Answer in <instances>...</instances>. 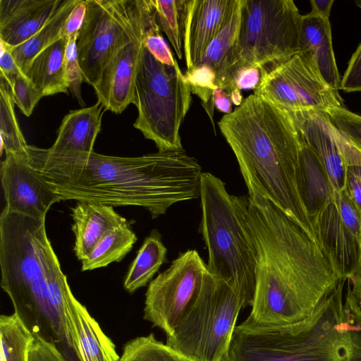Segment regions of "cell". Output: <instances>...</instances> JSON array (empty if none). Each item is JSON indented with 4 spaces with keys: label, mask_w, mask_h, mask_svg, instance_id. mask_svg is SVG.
<instances>
[{
    "label": "cell",
    "mask_w": 361,
    "mask_h": 361,
    "mask_svg": "<svg viewBox=\"0 0 361 361\" xmlns=\"http://www.w3.org/2000/svg\"><path fill=\"white\" fill-rule=\"evenodd\" d=\"M63 0H0V41L10 48L35 35Z\"/></svg>",
    "instance_id": "cell-18"
},
{
    "label": "cell",
    "mask_w": 361,
    "mask_h": 361,
    "mask_svg": "<svg viewBox=\"0 0 361 361\" xmlns=\"http://www.w3.org/2000/svg\"><path fill=\"white\" fill-rule=\"evenodd\" d=\"M28 361H69L66 355L54 343L34 336L30 344Z\"/></svg>",
    "instance_id": "cell-40"
},
{
    "label": "cell",
    "mask_w": 361,
    "mask_h": 361,
    "mask_svg": "<svg viewBox=\"0 0 361 361\" xmlns=\"http://www.w3.org/2000/svg\"><path fill=\"white\" fill-rule=\"evenodd\" d=\"M32 333L15 314L0 317V361H28Z\"/></svg>",
    "instance_id": "cell-29"
},
{
    "label": "cell",
    "mask_w": 361,
    "mask_h": 361,
    "mask_svg": "<svg viewBox=\"0 0 361 361\" xmlns=\"http://www.w3.org/2000/svg\"><path fill=\"white\" fill-rule=\"evenodd\" d=\"M218 126L248 194L271 201L320 245L300 192L301 142L288 112L253 93L223 116Z\"/></svg>",
    "instance_id": "cell-3"
},
{
    "label": "cell",
    "mask_w": 361,
    "mask_h": 361,
    "mask_svg": "<svg viewBox=\"0 0 361 361\" xmlns=\"http://www.w3.org/2000/svg\"><path fill=\"white\" fill-rule=\"evenodd\" d=\"M78 1L63 0L53 16L35 35L17 47H8L23 74L37 54L61 38V29Z\"/></svg>",
    "instance_id": "cell-27"
},
{
    "label": "cell",
    "mask_w": 361,
    "mask_h": 361,
    "mask_svg": "<svg viewBox=\"0 0 361 361\" xmlns=\"http://www.w3.org/2000/svg\"><path fill=\"white\" fill-rule=\"evenodd\" d=\"M263 72L264 68L257 66L238 67L232 73L224 90L228 93L235 89L254 90L259 85Z\"/></svg>",
    "instance_id": "cell-37"
},
{
    "label": "cell",
    "mask_w": 361,
    "mask_h": 361,
    "mask_svg": "<svg viewBox=\"0 0 361 361\" xmlns=\"http://www.w3.org/2000/svg\"><path fill=\"white\" fill-rule=\"evenodd\" d=\"M241 0L228 23L206 49L197 65L209 67L216 75V85L224 89L235 68V48L240 20Z\"/></svg>",
    "instance_id": "cell-25"
},
{
    "label": "cell",
    "mask_w": 361,
    "mask_h": 361,
    "mask_svg": "<svg viewBox=\"0 0 361 361\" xmlns=\"http://www.w3.org/2000/svg\"><path fill=\"white\" fill-rule=\"evenodd\" d=\"M72 326L79 361H119L112 341L75 298L72 304Z\"/></svg>",
    "instance_id": "cell-22"
},
{
    "label": "cell",
    "mask_w": 361,
    "mask_h": 361,
    "mask_svg": "<svg viewBox=\"0 0 361 361\" xmlns=\"http://www.w3.org/2000/svg\"><path fill=\"white\" fill-rule=\"evenodd\" d=\"M201 233L208 250V271L253 300L257 251L248 221V197L228 193L209 172L200 182Z\"/></svg>",
    "instance_id": "cell-6"
},
{
    "label": "cell",
    "mask_w": 361,
    "mask_h": 361,
    "mask_svg": "<svg viewBox=\"0 0 361 361\" xmlns=\"http://www.w3.org/2000/svg\"><path fill=\"white\" fill-rule=\"evenodd\" d=\"M257 251L252 310L244 324L288 326L312 317L343 277L333 259L269 200L248 194Z\"/></svg>",
    "instance_id": "cell-2"
},
{
    "label": "cell",
    "mask_w": 361,
    "mask_h": 361,
    "mask_svg": "<svg viewBox=\"0 0 361 361\" xmlns=\"http://www.w3.org/2000/svg\"><path fill=\"white\" fill-rule=\"evenodd\" d=\"M355 4L361 8V1H356ZM340 90L346 92H361V42L348 62Z\"/></svg>",
    "instance_id": "cell-39"
},
{
    "label": "cell",
    "mask_w": 361,
    "mask_h": 361,
    "mask_svg": "<svg viewBox=\"0 0 361 361\" xmlns=\"http://www.w3.org/2000/svg\"><path fill=\"white\" fill-rule=\"evenodd\" d=\"M47 235L45 219L37 220L4 209L0 216L1 286L14 312L34 336L71 351L53 311L42 263Z\"/></svg>",
    "instance_id": "cell-5"
},
{
    "label": "cell",
    "mask_w": 361,
    "mask_h": 361,
    "mask_svg": "<svg viewBox=\"0 0 361 361\" xmlns=\"http://www.w3.org/2000/svg\"><path fill=\"white\" fill-rule=\"evenodd\" d=\"M191 94L177 61L172 66L162 63L143 46L134 89L138 115L133 126L159 152L184 151L180 128Z\"/></svg>",
    "instance_id": "cell-7"
},
{
    "label": "cell",
    "mask_w": 361,
    "mask_h": 361,
    "mask_svg": "<svg viewBox=\"0 0 361 361\" xmlns=\"http://www.w3.org/2000/svg\"><path fill=\"white\" fill-rule=\"evenodd\" d=\"M74 252L82 260L109 232L128 223L114 207L90 201H78L72 209Z\"/></svg>",
    "instance_id": "cell-19"
},
{
    "label": "cell",
    "mask_w": 361,
    "mask_h": 361,
    "mask_svg": "<svg viewBox=\"0 0 361 361\" xmlns=\"http://www.w3.org/2000/svg\"><path fill=\"white\" fill-rule=\"evenodd\" d=\"M302 16L292 0H241L235 68H267L299 51Z\"/></svg>",
    "instance_id": "cell-10"
},
{
    "label": "cell",
    "mask_w": 361,
    "mask_h": 361,
    "mask_svg": "<svg viewBox=\"0 0 361 361\" xmlns=\"http://www.w3.org/2000/svg\"><path fill=\"white\" fill-rule=\"evenodd\" d=\"M26 152L61 200L137 206L154 219L176 203L200 197L202 167L185 151L121 157L94 152L55 154L28 145Z\"/></svg>",
    "instance_id": "cell-1"
},
{
    "label": "cell",
    "mask_w": 361,
    "mask_h": 361,
    "mask_svg": "<svg viewBox=\"0 0 361 361\" xmlns=\"http://www.w3.org/2000/svg\"><path fill=\"white\" fill-rule=\"evenodd\" d=\"M15 104L26 116H30L42 97L35 86L23 73L13 76L10 83Z\"/></svg>",
    "instance_id": "cell-34"
},
{
    "label": "cell",
    "mask_w": 361,
    "mask_h": 361,
    "mask_svg": "<svg viewBox=\"0 0 361 361\" xmlns=\"http://www.w3.org/2000/svg\"><path fill=\"white\" fill-rule=\"evenodd\" d=\"M350 283L353 294L361 310V269L351 279H348Z\"/></svg>",
    "instance_id": "cell-46"
},
{
    "label": "cell",
    "mask_w": 361,
    "mask_h": 361,
    "mask_svg": "<svg viewBox=\"0 0 361 361\" xmlns=\"http://www.w3.org/2000/svg\"><path fill=\"white\" fill-rule=\"evenodd\" d=\"M229 94L232 103L234 104L236 106H238L242 104L243 97L240 90L235 89L232 90Z\"/></svg>",
    "instance_id": "cell-47"
},
{
    "label": "cell",
    "mask_w": 361,
    "mask_h": 361,
    "mask_svg": "<svg viewBox=\"0 0 361 361\" xmlns=\"http://www.w3.org/2000/svg\"><path fill=\"white\" fill-rule=\"evenodd\" d=\"M252 299L207 274L201 290L166 344L193 361H221L240 311Z\"/></svg>",
    "instance_id": "cell-8"
},
{
    "label": "cell",
    "mask_w": 361,
    "mask_h": 361,
    "mask_svg": "<svg viewBox=\"0 0 361 361\" xmlns=\"http://www.w3.org/2000/svg\"><path fill=\"white\" fill-rule=\"evenodd\" d=\"M238 0H188L183 39L187 71L195 67L230 20Z\"/></svg>",
    "instance_id": "cell-17"
},
{
    "label": "cell",
    "mask_w": 361,
    "mask_h": 361,
    "mask_svg": "<svg viewBox=\"0 0 361 361\" xmlns=\"http://www.w3.org/2000/svg\"><path fill=\"white\" fill-rule=\"evenodd\" d=\"M313 224L320 245L343 279H351L361 269V211L347 188L336 192Z\"/></svg>",
    "instance_id": "cell-13"
},
{
    "label": "cell",
    "mask_w": 361,
    "mask_h": 361,
    "mask_svg": "<svg viewBox=\"0 0 361 361\" xmlns=\"http://www.w3.org/2000/svg\"><path fill=\"white\" fill-rule=\"evenodd\" d=\"M1 180L8 212L45 219L61 197L30 164L27 152L7 153L1 164Z\"/></svg>",
    "instance_id": "cell-15"
},
{
    "label": "cell",
    "mask_w": 361,
    "mask_h": 361,
    "mask_svg": "<svg viewBox=\"0 0 361 361\" xmlns=\"http://www.w3.org/2000/svg\"><path fill=\"white\" fill-rule=\"evenodd\" d=\"M0 69L2 76L8 83H10L14 75L22 73L18 66L10 48L0 41Z\"/></svg>",
    "instance_id": "cell-42"
},
{
    "label": "cell",
    "mask_w": 361,
    "mask_h": 361,
    "mask_svg": "<svg viewBox=\"0 0 361 361\" xmlns=\"http://www.w3.org/2000/svg\"><path fill=\"white\" fill-rule=\"evenodd\" d=\"M346 188L361 211V165L348 166Z\"/></svg>",
    "instance_id": "cell-43"
},
{
    "label": "cell",
    "mask_w": 361,
    "mask_h": 361,
    "mask_svg": "<svg viewBox=\"0 0 361 361\" xmlns=\"http://www.w3.org/2000/svg\"><path fill=\"white\" fill-rule=\"evenodd\" d=\"M299 49L308 53L324 80L339 94L341 79L336 63L329 19L311 12L302 15Z\"/></svg>",
    "instance_id": "cell-20"
},
{
    "label": "cell",
    "mask_w": 361,
    "mask_h": 361,
    "mask_svg": "<svg viewBox=\"0 0 361 361\" xmlns=\"http://www.w3.org/2000/svg\"><path fill=\"white\" fill-rule=\"evenodd\" d=\"M167 249L161 234L153 230L145 238L133 261L123 281L124 288L130 293L145 286L166 259Z\"/></svg>",
    "instance_id": "cell-26"
},
{
    "label": "cell",
    "mask_w": 361,
    "mask_h": 361,
    "mask_svg": "<svg viewBox=\"0 0 361 361\" xmlns=\"http://www.w3.org/2000/svg\"><path fill=\"white\" fill-rule=\"evenodd\" d=\"M137 240L129 222L111 231L81 261V270H93L106 267L114 262L121 261L132 250Z\"/></svg>",
    "instance_id": "cell-28"
},
{
    "label": "cell",
    "mask_w": 361,
    "mask_h": 361,
    "mask_svg": "<svg viewBox=\"0 0 361 361\" xmlns=\"http://www.w3.org/2000/svg\"><path fill=\"white\" fill-rule=\"evenodd\" d=\"M119 361H193L158 341L153 334L126 343Z\"/></svg>",
    "instance_id": "cell-32"
},
{
    "label": "cell",
    "mask_w": 361,
    "mask_h": 361,
    "mask_svg": "<svg viewBox=\"0 0 361 361\" xmlns=\"http://www.w3.org/2000/svg\"><path fill=\"white\" fill-rule=\"evenodd\" d=\"M208 269L196 250L180 253L169 267L150 281L143 318L171 336L195 302Z\"/></svg>",
    "instance_id": "cell-12"
},
{
    "label": "cell",
    "mask_w": 361,
    "mask_h": 361,
    "mask_svg": "<svg viewBox=\"0 0 361 361\" xmlns=\"http://www.w3.org/2000/svg\"><path fill=\"white\" fill-rule=\"evenodd\" d=\"M288 112L344 107L340 94L326 83L310 56L300 50L286 60L264 68L253 90Z\"/></svg>",
    "instance_id": "cell-11"
},
{
    "label": "cell",
    "mask_w": 361,
    "mask_h": 361,
    "mask_svg": "<svg viewBox=\"0 0 361 361\" xmlns=\"http://www.w3.org/2000/svg\"><path fill=\"white\" fill-rule=\"evenodd\" d=\"M76 39L77 37L69 39L66 45V76L68 84V90L81 105H84L81 95V84L83 82V76L78 59Z\"/></svg>",
    "instance_id": "cell-36"
},
{
    "label": "cell",
    "mask_w": 361,
    "mask_h": 361,
    "mask_svg": "<svg viewBox=\"0 0 361 361\" xmlns=\"http://www.w3.org/2000/svg\"><path fill=\"white\" fill-rule=\"evenodd\" d=\"M184 75L191 92L201 99L204 109L213 123L214 107L213 93L217 87L214 72L205 65H197L190 71H186Z\"/></svg>",
    "instance_id": "cell-33"
},
{
    "label": "cell",
    "mask_w": 361,
    "mask_h": 361,
    "mask_svg": "<svg viewBox=\"0 0 361 361\" xmlns=\"http://www.w3.org/2000/svg\"><path fill=\"white\" fill-rule=\"evenodd\" d=\"M76 39L83 82L92 87L114 56L156 20L151 0H86Z\"/></svg>",
    "instance_id": "cell-9"
},
{
    "label": "cell",
    "mask_w": 361,
    "mask_h": 361,
    "mask_svg": "<svg viewBox=\"0 0 361 361\" xmlns=\"http://www.w3.org/2000/svg\"><path fill=\"white\" fill-rule=\"evenodd\" d=\"M157 20L139 32L114 56L93 87L104 109L121 114L133 103L136 77L143 47V39Z\"/></svg>",
    "instance_id": "cell-16"
},
{
    "label": "cell",
    "mask_w": 361,
    "mask_h": 361,
    "mask_svg": "<svg viewBox=\"0 0 361 361\" xmlns=\"http://www.w3.org/2000/svg\"><path fill=\"white\" fill-rule=\"evenodd\" d=\"M160 30L157 23L152 25L144 37L143 46L159 61L172 66L175 63L176 59L161 35Z\"/></svg>",
    "instance_id": "cell-38"
},
{
    "label": "cell",
    "mask_w": 361,
    "mask_h": 361,
    "mask_svg": "<svg viewBox=\"0 0 361 361\" xmlns=\"http://www.w3.org/2000/svg\"><path fill=\"white\" fill-rule=\"evenodd\" d=\"M326 113L338 130L361 151V115L345 107L329 109Z\"/></svg>",
    "instance_id": "cell-35"
},
{
    "label": "cell",
    "mask_w": 361,
    "mask_h": 361,
    "mask_svg": "<svg viewBox=\"0 0 361 361\" xmlns=\"http://www.w3.org/2000/svg\"><path fill=\"white\" fill-rule=\"evenodd\" d=\"M288 114L301 140L322 161L336 190H345L348 166L361 161L360 149L338 130L325 111L303 110Z\"/></svg>",
    "instance_id": "cell-14"
},
{
    "label": "cell",
    "mask_w": 361,
    "mask_h": 361,
    "mask_svg": "<svg viewBox=\"0 0 361 361\" xmlns=\"http://www.w3.org/2000/svg\"><path fill=\"white\" fill-rule=\"evenodd\" d=\"M213 99L214 106L225 114H231L232 111V102L228 92L221 87L214 90Z\"/></svg>",
    "instance_id": "cell-44"
},
{
    "label": "cell",
    "mask_w": 361,
    "mask_h": 361,
    "mask_svg": "<svg viewBox=\"0 0 361 361\" xmlns=\"http://www.w3.org/2000/svg\"><path fill=\"white\" fill-rule=\"evenodd\" d=\"M87 10L86 0H78L68 16L61 32V38L77 37L83 24Z\"/></svg>",
    "instance_id": "cell-41"
},
{
    "label": "cell",
    "mask_w": 361,
    "mask_h": 361,
    "mask_svg": "<svg viewBox=\"0 0 361 361\" xmlns=\"http://www.w3.org/2000/svg\"><path fill=\"white\" fill-rule=\"evenodd\" d=\"M221 361H361V310L349 281L343 279L300 322L235 326Z\"/></svg>",
    "instance_id": "cell-4"
},
{
    "label": "cell",
    "mask_w": 361,
    "mask_h": 361,
    "mask_svg": "<svg viewBox=\"0 0 361 361\" xmlns=\"http://www.w3.org/2000/svg\"><path fill=\"white\" fill-rule=\"evenodd\" d=\"M68 39L60 38L37 54L24 72L42 97L68 93L65 54Z\"/></svg>",
    "instance_id": "cell-24"
},
{
    "label": "cell",
    "mask_w": 361,
    "mask_h": 361,
    "mask_svg": "<svg viewBox=\"0 0 361 361\" xmlns=\"http://www.w3.org/2000/svg\"><path fill=\"white\" fill-rule=\"evenodd\" d=\"M102 105L70 111L63 118L54 145L48 149L55 154L90 153L101 130Z\"/></svg>",
    "instance_id": "cell-21"
},
{
    "label": "cell",
    "mask_w": 361,
    "mask_h": 361,
    "mask_svg": "<svg viewBox=\"0 0 361 361\" xmlns=\"http://www.w3.org/2000/svg\"><path fill=\"white\" fill-rule=\"evenodd\" d=\"M300 142V189L313 223L337 191L317 154L301 138Z\"/></svg>",
    "instance_id": "cell-23"
},
{
    "label": "cell",
    "mask_w": 361,
    "mask_h": 361,
    "mask_svg": "<svg viewBox=\"0 0 361 361\" xmlns=\"http://www.w3.org/2000/svg\"><path fill=\"white\" fill-rule=\"evenodd\" d=\"M15 101L8 82L0 75L1 154L26 152L27 144L18 126L14 110Z\"/></svg>",
    "instance_id": "cell-30"
},
{
    "label": "cell",
    "mask_w": 361,
    "mask_h": 361,
    "mask_svg": "<svg viewBox=\"0 0 361 361\" xmlns=\"http://www.w3.org/2000/svg\"><path fill=\"white\" fill-rule=\"evenodd\" d=\"M334 0H311V13L329 18Z\"/></svg>",
    "instance_id": "cell-45"
},
{
    "label": "cell",
    "mask_w": 361,
    "mask_h": 361,
    "mask_svg": "<svg viewBox=\"0 0 361 361\" xmlns=\"http://www.w3.org/2000/svg\"><path fill=\"white\" fill-rule=\"evenodd\" d=\"M158 25L170 42L178 58L183 55L188 0H151Z\"/></svg>",
    "instance_id": "cell-31"
}]
</instances>
